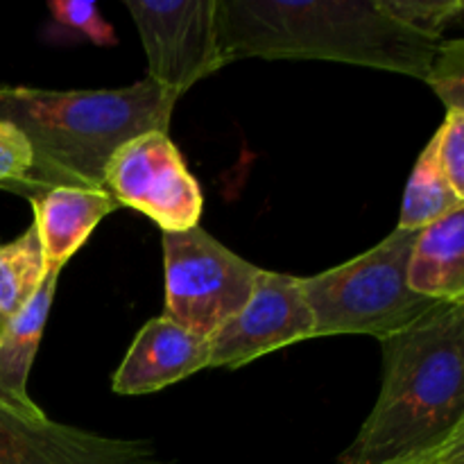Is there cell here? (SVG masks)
<instances>
[{
  "instance_id": "cell-1",
  "label": "cell",
  "mask_w": 464,
  "mask_h": 464,
  "mask_svg": "<svg viewBox=\"0 0 464 464\" xmlns=\"http://www.w3.org/2000/svg\"><path fill=\"white\" fill-rule=\"evenodd\" d=\"M379 399L340 464H429L464 447V302L381 340Z\"/></svg>"
},
{
  "instance_id": "cell-2",
  "label": "cell",
  "mask_w": 464,
  "mask_h": 464,
  "mask_svg": "<svg viewBox=\"0 0 464 464\" xmlns=\"http://www.w3.org/2000/svg\"><path fill=\"white\" fill-rule=\"evenodd\" d=\"M222 62L324 59L424 82L440 41L408 30L379 0H216Z\"/></svg>"
},
{
  "instance_id": "cell-3",
  "label": "cell",
  "mask_w": 464,
  "mask_h": 464,
  "mask_svg": "<svg viewBox=\"0 0 464 464\" xmlns=\"http://www.w3.org/2000/svg\"><path fill=\"white\" fill-rule=\"evenodd\" d=\"M177 100L148 77L93 91L0 84V121L18 127L34 152L25 198L54 186L104 190L111 154L145 131H168Z\"/></svg>"
},
{
  "instance_id": "cell-4",
  "label": "cell",
  "mask_w": 464,
  "mask_h": 464,
  "mask_svg": "<svg viewBox=\"0 0 464 464\" xmlns=\"http://www.w3.org/2000/svg\"><path fill=\"white\" fill-rule=\"evenodd\" d=\"M417 231L394 229L349 263L299 279L313 313L315 338L362 334L385 340L411 329L440 304L412 293L408 261Z\"/></svg>"
},
{
  "instance_id": "cell-5",
  "label": "cell",
  "mask_w": 464,
  "mask_h": 464,
  "mask_svg": "<svg viewBox=\"0 0 464 464\" xmlns=\"http://www.w3.org/2000/svg\"><path fill=\"white\" fill-rule=\"evenodd\" d=\"M166 317L211 338L252 297L261 267L240 258L207 231H166Z\"/></svg>"
},
{
  "instance_id": "cell-6",
  "label": "cell",
  "mask_w": 464,
  "mask_h": 464,
  "mask_svg": "<svg viewBox=\"0 0 464 464\" xmlns=\"http://www.w3.org/2000/svg\"><path fill=\"white\" fill-rule=\"evenodd\" d=\"M104 190L121 207L148 216L163 234L193 229L202 218V188L168 131H145L122 143L104 168Z\"/></svg>"
},
{
  "instance_id": "cell-7",
  "label": "cell",
  "mask_w": 464,
  "mask_h": 464,
  "mask_svg": "<svg viewBox=\"0 0 464 464\" xmlns=\"http://www.w3.org/2000/svg\"><path fill=\"white\" fill-rule=\"evenodd\" d=\"M145 54L148 80L184 95L225 66L218 48L216 0H125Z\"/></svg>"
},
{
  "instance_id": "cell-8",
  "label": "cell",
  "mask_w": 464,
  "mask_h": 464,
  "mask_svg": "<svg viewBox=\"0 0 464 464\" xmlns=\"http://www.w3.org/2000/svg\"><path fill=\"white\" fill-rule=\"evenodd\" d=\"M315 338L299 276L258 272L252 297L208 338V367H243L266 353Z\"/></svg>"
},
{
  "instance_id": "cell-9",
  "label": "cell",
  "mask_w": 464,
  "mask_h": 464,
  "mask_svg": "<svg viewBox=\"0 0 464 464\" xmlns=\"http://www.w3.org/2000/svg\"><path fill=\"white\" fill-rule=\"evenodd\" d=\"M0 464H177L152 440H121L0 408Z\"/></svg>"
},
{
  "instance_id": "cell-10",
  "label": "cell",
  "mask_w": 464,
  "mask_h": 464,
  "mask_svg": "<svg viewBox=\"0 0 464 464\" xmlns=\"http://www.w3.org/2000/svg\"><path fill=\"white\" fill-rule=\"evenodd\" d=\"M211 343L170 317L150 320L113 374V392L150 394L208 367Z\"/></svg>"
},
{
  "instance_id": "cell-11",
  "label": "cell",
  "mask_w": 464,
  "mask_h": 464,
  "mask_svg": "<svg viewBox=\"0 0 464 464\" xmlns=\"http://www.w3.org/2000/svg\"><path fill=\"white\" fill-rule=\"evenodd\" d=\"M34 208L36 234L44 247L45 272H62L89 240L95 227L121 208L107 190H89L77 186H54L30 195Z\"/></svg>"
},
{
  "instance_id": "cell-12",
  "label": "cell",
  "mask_w": 464,
  "mask_h": 464,
  "mask_svg": "<svg viewBox=\"0 0 464 464\" xmlns=\"http://www.w3.org/2000/svg\"><path fill=\"white\" fill-rule=\"evenodd\" d=\"M57 281L59 272H45L34 297L0 334V408L27 421L48 420L27 394V379H30L45 320L50 315Z\"/></svg>"
},
{
  "instance_id": "cell-13",
  "label": "cell",
  "mask_w": 464,
  "mask_h": 464,
  "mask_svg": "<svg viewBox=\"0 0 464 464\" xmlns=\"http://www.w3.org/2000/svg\"><path fill=\"white\" fill-rule=\"evenodd\" d=\"M408 285L433 302H464V207L417 231Z\"/></svg>"
},
{
  "instance_id": "cell-14",
  "label": "cell",
  "mask_w": 464,
  "mask_h": 464,
  "mask_svg": "<svg viewBox=\"0 0 464 464\" xmlns=\"http://www.w3.org/2000/svg\"><path fill=\"white\" fill-rule=\"evenodd\" d=\"M44 276V247L34 225L14 243H0V334L34 297Z\"/></svg>"
},
{
  "instance_id": "cell-15",
  "label": "cell",
  "mask_w": 464,
  "mask_h": 464,
  "mask_svg": "<svg viewBox=\"0 0 464 464\" xmlns=\"http://www.w3.org/2000/svg\"><path fill=\"white\" fill-rule=\"evenodd\" d=\"M460 207H464V198L451 188L447 177L442 175L435 161L433 145L429 143L417 159L415 170L408 179L397 229L420 231Z\"/></svg>"
},
{
  "instance_id": "cell-16",
  "label": "cell",
  "mask_w": 464,
  "mask_h": 464,
  "mask_svg": "<svg viewBox=\"0 0 464 464\" xmlns=\"http://www.w3.org/2000/svg\"><path fill=\"white\" fill-rule=\"evenodd\" d=\"M381 9L408 30L430 41H442V34L451 25H460V0H379Z\"/></svg>"
},
{
  "instance_id": "cell-17",
  "label": "cell",
  "mask_w": 464,
  "mask_h": 464,
  "mask_svg": "<svg viewBox=\"0 0 464 464\" xmlns=\"http://www.w3.org/2000/svg\"><path fill=\"white\" fill-rule=\"evenodd\" d=\"M48 12L54 25L62 27L63 32L80 34L82 39L91 41L93 45L109 48V45L118 44L116 32L104 21L95 3H89V0H50Z\"/></svg>"
},
{
  "instance_id": "cell-18",
  "label": "cell",
  "mask_w": 464,
  "mask_h": 464,
  "mask_svg": "<svg viewBox=\"0 0 464 464\" xmlns=\"http://www.w3.org/2000/svg\"><path fill=\"white\" fill-rule=\"evenodd\" d=\"M426 84L451 109H464V41H440Z\"/></svg>"
},
{
  "instance_id": "cell-19",
  "label": "cell",
  "mask_w": 464,
  "mask_h": 464,
  "mask_svg": "<svg viewBox=\"0 0 464 464\" xmlns=\"http://www.w3.org/2000/svg\"><path fill=\"white\" fill-rule=\"evenodd\" d=\"M32 168H34V152L30 140L12 122L0 121V188L25 195Z\"/></svg>"
},
{
  "instance_id": "cell-20",
  "label": "cell",
  "mask_w": 464,
  "mask_h": 464,
  "mask_svg": "<svg viewBox=\"0 0 464 464\" xmlns=\"http://www.w3.org/2000/svg\"><path fill=\"white\" fill-rule=\"evenodd\" d=\"M435 161L451 188L464 198V109L447 111L442 127L430 139Z\"/></svg>"
}]
</instances>
